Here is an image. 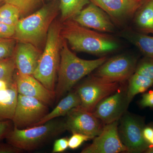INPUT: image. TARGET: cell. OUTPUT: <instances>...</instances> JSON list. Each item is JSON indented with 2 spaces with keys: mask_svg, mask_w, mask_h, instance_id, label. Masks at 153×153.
<instances>
[{
  "mask_svg": "<svg viewBox=\"0 0 153 153\" xmlns=\"http://www.w3.org/2000/svg\"><path fill=\"white\" fill-rule=\"evenodd\" d=\"M68 45L62 38L58 79L55 90L57 102L68 93L80 79L97 69L107 60L105 57L92 60L81 59L71 51Z\"/></svg>",
  "mask_w": 153,
  "mask_h": 153,
  "instance_id": "6da1fadb",
  "label": "cell"
},
{
  "mask_svg": "<svg viewBox=\"0 0 153 153\" xmlns=\"http://www.w3.org/2000/svg\"><path fill=\"white\" fill-rule=\"evenodd\" d=\"M61 36L76 52L103 55L119 47L118 42L111 36L83 27L73 19L63 22Z\"/></svg>",
  "mask_w": 153,
  "mask_h": 153,
  "instance_id": "7a4b0ae2",
  "label": "cell"
},
{
  "mask_svg": "<svg viewBox=\"0 0 153 153\" xmlns=\"http://www.w3.org/2000/svg\"><path fill=\"white\" fill-rule=\"evenodd\" d=\"M57 12V7L48 5L20 19L16 27L14 38L18 42L30 43L40 49L45 44L49 27Z\"/></svg>",
  "mask_w": 153,
  "mask_h": 153,
  "instance_id": "3957f363",
  "label": "cell"
},
{
  "mask_svg": "<svg viewBox=\"0 0 153 153\" xmlns=\"http://www.w3.org/2000/svg\"><path fill=\"white\" fill-rule=\"evenodd\" d=\"M61 27L60 22H52L47 34L44 51L33 75L52 91H55L56 75L60 62L62 40Z\"/></svg>",
  "mask_w": 153,
  "mask_h": 153,
  "instance_id": "277c9868",
  "label": "cell"
},
{
  "mask_svg": "<svg viewBox=\"0 0 153 153\" xmlns=\"http://www.w3.org/2000/svg\"><path fill=\"white\" fill-rule=\"evenodd\" d=\"M66 131L64 121L57 120L28 128L20 129L14 127L6 137L8 142L23 151L34 150Z\"/></svg>",
  "mask_w": 153,
  "mask_h": 153,
  "instance_id": "5b68a950",
  "label": "cell"
},
{
  "mask_svg": "<svg viewBox=\"0 0 153 153\" xmlns=\"http://www.w3.org/2000/svg\"><path fill=\"white\" fill-rule=\"evenodd\" d=\"M119 83L106 81L94 75L86 79L76 90L80 99L79 107L92 112L100 102L117 90Z\"/></svg>",
  "mask_w": 153,
  "mask_h": 153,
  "instance_id": "8992f818",
  "label": "cell"
},
{
  "mask_svg": "<svg viewBox=\"0 0 153 153\" xmlns=\"http://www.w3.org/2000/svg\"><path fill=\"white\" fill-rule=\"evenodd\" d=\"M49 112L48 105L40 100L19 94L12 120L17 128H28L36 126Z\"/></svg>",
  "mask_w": 153,
  "mask_h": 153,
  "instance_id": "52a82bcc",
  "label": "cell"
},
{
  "mask_svg": "<svg viewBox=\"0 0 153 153\" xmlns=\"http://www.w3.org/2000/svg\"><path fill=\"white\" fill-rule=\"evenodd\" d=\"M137 65V60L133 57L118 55L106 60L97 68L94 75L109 82H123L134 73Z\"/></svg>",
  "mask_w": 153,
  "mask_h": 153,
  "instance_id": "ba28073f",
  "label": "cell"
},
{
  "mask_svg": "<svg viewBox=\"0 0 153 153\" xmlns=\"http://www.w3.org/2000/svg\"><path fill=\"white\" fill-rule=\"evenodd\" d=\"M66 116L64 121L65 130L72 133L82 134L94 139L101 133L103 128L101 121L92 112L79 106L71 110Z\"/></svg>",
  "mask_w": 153,
  "mask_h": 153,
  "instance_id": "9c48e42d",
  "label": "cell"
},
{
  "mask_svg": "<svg viewBox=\"0 0 153 153\" xmlns=\"http://www.w3.org/2000/svg\"><path fill=\"white\" fill-rule=\"evenodd\" d=\"M143 128L141 123L131 115L125 114L122 118L119 134L128 152L141 153L149 149V143L143 136Z\"/></svg>",
  "mask_w": 153,
  "mask_h": 153,
  "instance_id": "30bf717a",
  "label": "cell"
},
{
  "mask_svg": "<svg viewBox=\"0 0 153 153\" xmlns=\"http://www.w3.org/2000/svg\"><path fill=\"white\" fill-rule=\"evenodd\" d=\"M129 105L126 91L119 88L116 91L97 105L92 113L104 125L119 120Z\"/></svg>",
  "mask_w": 153,
  "mask_h": 153,
  "instance_id": "8fae6325",
  "label": "cell"
},
{
  "mask_svg": "<svg viewBox=\"0 0 153 153\" xmlns=\"http://www.w3.org/2000/svg\"><path fill=\"white\" fill-rule=\"evenodd\" d=\"M118 121L105 125L93 142L82 150V153H118L127 152L118 133Z\"/></svg>",
  "mask_w": 153,
  "mask_h": 153,
  "instance_id": "7c38bea8",
  "label": "cell"
},
{
  "mask_svg": "<svg viewBox=\"0 0 153 153\" xmlns=\"http://www.w3.org/2000/svg\"><path fill=\"white\" fill-rule=\"evenodd\" d=\"M79 25L100 33H112V20L103 10L90 2L73 19Z\"/></svg>",
  "mask_w": 153,
  "mask_h": 153,
  "instance_id": "4fadbf2b",
  "label": "cell"
},
{
  "mask_svg": "<svg viewBox=\"0 0 153 153\" xmlns=\"http://www.w3.org/2000/svg\"><path fill=\"white\" fill-rule=\"evenodd\" d=\"M145 0H90L105 12L112 21L122 22L134 16Z\"/></svg>",
  "mask_w": 153,
  "mask_h": 153,
  "instance_id": "5bb4252c",
  "label": "cell"
},
{
  "mask_svg": "<svg viewBox=\"0 0 153 153\" xmlns=\"http://www.w3.org/2000/svg\"><path fill=\"white\" fill-rule=\"evenodd\" d=\"M15 79L19 94L37 99L48 106L55 100V91L49 90L33 75L17 72Z\"/></svg>",
  "mask_w": 153,
  "mask_h": 153,
  "instance_id": "9a60e30c",
  "label": "cell"
},
{
  "mask_svg": "<svg viewBox=\"0 0 153 153\" xmlns=\"http://www.w3.org/2000/svg\"><path fill=\"white\" fill-rule=\"evenodd\" d=\"M42 52L33 44L19 42L15 48L13 57L18 72L33 75L38 66Z\"/></svg>",
  "mask_w": 153,
  "mask_h": 153,
  "instance_id": "2e32d148",
  "label": "cell"
},
{
  "mask_svg": "<svg viewBox=\"0 0 153 153\" xmlns=\"http://www.w3.org/2000/svg\"><path fill=\"white\" fill-rule=\"evenodd\" d=\"M80 104V99L76 90L69 91L66 96L60 100L55 108L46 114L36 126L43 124L56 118L66 116L71 110L79 106Z\"/></svg>",
  "mask_w": 153,
  "mask_h": 153,
  "instance_id": "e0dca14e",
  "label": "cell"
},
{
  "mask_svg": "<svg viewBox=\"0 0 153 153\" xmlns=\"http://www.w3.org/2000/svg\"><path fill=\"white\" fill-rule=\"evenodd\" d=\"M18 95L16 79L8 87L0 90V120H12L16 106Z\"/></svg>",
  "mask_w": 153,
  "mask_h": 153,
  "instance_id": "ac0fdd59",
  "label": "cell"
},
{
  "mask_svg": "<svg viewBox=\"0 0 153 153\" xmlns=\"http://www.w3.org/2000/svg\"><path fill=\"white\" fill-rule=\"evenodd\" d=\"M134 16L139 33L153 35V0H145Z\"/></svg>",
  "mask_w": 153,
  "mask_h": 153,
  "instance_id": "d6986e66",
  "label": "cell"
},
{
  "mask_svg": "<svg viewBox=\"0 0 153 153\" xmlns=\"http://www.w3.org/2000/svg\"><path fill=\"white\" fill-rule=\"evenodd\" d=\"M128 79L126 96L129 104L135 96L143 93L153 85L152 79L135 72Z\"/></svg>",
  "mask_w": 153,
  "mask_h": 153,
  "instance_id": "ffe728a7",
  "label": "cell"
},
{
  "mask_svg": "<svg viewBox=\"0 0 153 153\" xmlns=\"http://www.w3.org/2000/svg\"><path fill=\"white\" fill-rule=\"evenodd\" d=\"M90 2V0H60L59 9L61 22L73 19Z\"/></svg>",
  "mask_w": 153,
  "mask_h": 153,
  "instance_id": "44dd1931",
  "label": "cell"
},
{
  "mask_svg": "<svg viewBox=\"0 0 153 153\" xmlns=\"http://www.w3.org/2000/svg\"><path fill=\"white\" fill-rule=\"evenodd\" d=\"M21 16L19 9L13 5L4 2L0 7L1 23L16 27Z\"/></svg>",
  "mask_w": 153,
  "mask_h": 153,
  "instance_id": "7402d4cb",
  "label": "cell"
},
{
  "mask_svg": "<svg viewBox=\"0 0 153 153\" xmlns=\"http://www.w3.org/2000/svg\"><path fill=\"white\" fill-rule=\"evenodd\" d=\"M133 41L146 57L153 58V36L138 32L134 34Z\"/></svg>",
  "mask_w": 153,
  "mask_h": 153,
  "instance_id": "603a6c76",
  "label": "cell"
},
{
  "mask_svg": "<svg viewBox=\"0 0 153 153\" xmlns=\"http://www.w3.org/2000/svg\"><path fill=\"white\" fill-rule=\"evenodd\" d=\"M42 0H4L19 9L21 16H25L35 10L40 4Z\"/></svg>",
  "mask_w": 153,
  "mask_h": 153,
  "instance_id": "cb8c5ba5",
  "label": "cell"
},
{
  "mask_svg": "<svg viewBox=\"0 0 153 153\" xmlns=\"http://www.w3.org/2000/svg\"><path fill=\"white\" fill-rule=\"evenodd\" d=\"M16 68L13 56L0 60V80L13 78Z\"/></svg>",
  "mask_w": 153,
  "mask_h": 153,
  "instance_id": "d4e9b609",
  "label": "cell"
},
{
  "mask_svg": "<svg viewBox=\"0 0 153 153\" xmlns=\"http://www.w3.org/2000/svg\"><path fill=\"white\" fill-rule=\"evenodd\" d=\"M134 72L153 80V58H143L137 65Z\"/></svg>",
  "mask_w": 153,
  "mask_h": 153,
  "instance_id": "484cf974",
  "label": "cell"
},
{
  "mask_svg": "<svg viewBox=\"0 0 153 153\" xmlns=\"http://www.w3.org/2000/svg\"><path fill=\"white\" fill-rule=\"evenodd\" d=\"M16 41L14 38L0 39V60L13 56Z\"/></svg>",
  "mask_w": 153,
  "mask_h": 153,
  "instance_id": "4316f807",
  "label": "cell"
},
{
  "mask_svg": "<svg viewBox=\"0 0 153 153\" xmlns=\"http://www.w3.org/2000/svg\"><path fill=\"white\" fill-rule=\"evenodd\" d=\"M91 138L83 134L74 133L68 140V148L71 149H77L85 141L91 139Z\"/></svg>",
  "mask_w": 153,
  "mask_h": 153,
  "instance_id": "83f0119b",
  "label": "cell"
},
{
  "mask_svg": "<svg viewBox=\"0 0 153 153\" xmlns=\"http://www.w3.org/2000/svg\"><path fill=\"white\" fill-rule=\"evenodd\" d=\"M16 26H10L0 22V39L14 38Z\"/></svg>",
  "mask_w": 153,
  "mask_h": 153,
  "instance_id": "f1b7e54d",
  "label": "cell"
},
{
  "mask_svg": "<svg viewBox=\"0 0 153 153\" xmlns=\"http://www.w3.org/2000/svg\"><path fill=\"white\" fill-rule=\"evenodd\" d=\"M68 140L66 137L56 140L53 145L52 153H61L66 151L68 148Z\"/></svg>",
  "mask_w": 153,
  "mask_h": 153,
  "instance_id": "f546056e",
  "label": "cell"
},
{
  "mask_svg": "<svg viewBox=\"0 0 153 153\" xmlns=\"http://www.w3.org/2000/svg\"><path fill=\"white\" fill-rule=\"evenodd\" d=\"M140 104L143 107L153 108V90L143 94Z\"/></svg>",
  "mask_w": 153,
  "mask_h": 153,
  "instance_id": "4dcf8cb0",
  "label": "cell"
},
{
  "mask_svg": "<svg viewBox=\"0 0 153 153\" xmlns=\"http://www.w3.org/2000/svg\"><path fill=\"white\" fill-rule=\"evenodd\" d=\"M10 122L0 120V139L7 136L11 130Z\"/></svg>",
  "mask_w": 153,
  "mask_h": 153,
  "instance_id": "1f68e13d",
  "label": "cell"
},
{
  "mask_svg": "<svg viewBox=\"0 0 153 153\" xmlns=\"http://www.w3.org/2000/svg\"><path fill=\"white\" fill-rule=\"evenodd\" d=\"M23 152L12 145H0V153H18Z\"/></svg>",
  "mask_w": 153,
  "mask_h": 153,
  "instance_id": "d6a6232c",
  "label": "cell"
},
{
  "mask_svg": "<svg viewBox=\"0 0 153 153\" xmlns=\"http://www.w3.org/2000/svg\"><path fill=\"white\" fill-rule=\"evenodd\" d=\"M143 134L145 140L149 144L150 142L153 137V127L151 126L145 127H144L143 128Z\"/></svg>",
  "mask_w": 153,
  "mask_h": 153,
  "instance_id": "836d02e7",
  "label": "cell"
},
{
  "mask_svg": "<svg viewBox=\"0 0 153 153\" xmlns=\"http://www.w3.org/2000/svg\"><path fill=\"white\" fill-rule=\"evenodd\" d=\"M15 80V77L13 79L0 80V90L8 87L13 83Z\"/></svg>",
  "mask_w": 153,
  "mask_h": 153,
  "instance_id": "e575fe53",
  "label": "cell"
},
{
  "mask_svg": "<svg viewBox=\"0 0 153 153\" xmlns=\"http://www.w3.org/2000/svg\"><path fill=\"white\" fill-rule=\"evenodd\" d=\"M149 145V148H153V137L152 140H151V141L150 142Z\"/></svg>",
  "mask_w": 153,
  "mask_h": 153,
  "instance_id": "d590c367",
  "label": "cell"
},
{
  "mask_svg": "<svg viewBox=\"0 0 153 153\" xmlns=\"http://www.w3.org/2000/svg\"><path fill=\"white\" fill-rule=\"evenodd\" d=\"M146 153H153V148H149L146 152Z\"/></svg>",
  "mask_w": 153,
  "mask_h": 153,
  "instance_id": "8d00e7d4",
  "label": "cell"
},
{
  "mask_svg": "<svg viewBox=\"0 0 153 153\" xmlns=\"http://www.w3.org/2000/svg\"><path fill=\"white\" fill-rule=\"evenodd\" d=\"M4 3V1L0 2V7H1Z\"/></svg>",
  "mask_w": 153,
  "mask_h": 153,
  "instance_id": "74e56055",
  "label": "cell"
},
{
  "mask_svg": "<svg viewBox=\"0 0 153 153\" xmlns=\"http://www.w3.org/2000/svg\"><path fill=\"white\" fill-rule=\"evenodd\" d=\"M4 1V0H0V2Z\"/></svg>",
  "mask_w": 153,
  "mask_h": 153,
  "instance_id": "f35d334b",
  "label": "cell"
}]
</instances>
